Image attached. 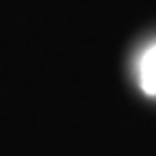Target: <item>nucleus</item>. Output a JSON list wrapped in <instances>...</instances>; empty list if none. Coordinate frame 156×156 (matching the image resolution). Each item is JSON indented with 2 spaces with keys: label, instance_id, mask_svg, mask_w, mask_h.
Returning a JSON list of instances; mask_svg holds the SVG:
<instances>
[{
  "label": "nucleus",
  "instance_id": "obj_1",
  "mask_svg": "<svg viewBox=\"0 0 156 156\" xmlns=\"http://www.w3.org/2000/svg\"><path fill=\"white\" fill-rule=\"evenodd\" d=\"M139 78H141L143 91L150 95H156V46L143 54L139 65Z\"/></svg>",
  "mask_w": 156,
  "mask_h": 156
}]
</instances>
